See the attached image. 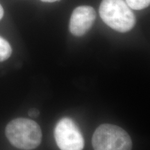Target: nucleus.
Listing matches in <instances>:
<instances>
[{
	"label": "nucleus",
	"mask_w": 150,
	"mask_h": 150,
	"mask_svg": "<svg viewBox=\"0 0 150 150\" xmlns=\"http://www.w3.org/2000/svg\"><path fill=\"white\" fill-rule=\"evenodd\" d=\"M54 138L61 150H83L84 139L77 125L72 119L63 117L54 129Z\"/></svg>",
	"instance_id": "nucleus-4"
},
{
	"label": "nucleus",
	"mask_w": 150,
	"mask_h": 150,
	"mask_svg": "<svg viewBox=\"0 0 150 150\" xmlns=\"http://www.w3.org/2000/svg\"><path fill=\"white\" fill-rule=\"evenodd\" d=\"M92 144L95 150H131L132 142L124 129L115 125L104 124L94 133Z\"/></svg>",
	"instance_id": "nucleus-3"
},
{
	"label": "nucleus",
	"mask_w": 150,
	"mask_h": 150,
	"mask_svg": "<svg viewBox=\"0 0 150 150\" xmlns=\"http://www.w3.org/2000/svg\"><path fill=\"white\" fill-rule=\"evenodd\" d=\"M6 136L13 145L24 150L35 149L42 140L40 126L26 118H17L10 122L6 128Z\"/></svg>",
	"instance_id": "nucleus-1"
},
{
	"label": "nucleus",
	"mask_w": 150,
	"mask_h": 150,
	"mask_svg": "<svg viewBox=\"0 0 150 150\" xmlns=\"http://www.w3.org/2000/svg\"><path fill=\"white\" fill-rule=\"evenodd\" d=\"M125 2L134 10H142L149 6L150 0H125Z\"/></svg>",
	"instance_id": "nucleus-7"
},
{
	"label": "nucleus",
	"mask_w": 150,
	"mask_h": 150,
	"mask_svg": "<svg viewBox=\"0 0 150 150\" xmlns=\"http://www.w3.org/2000/svg\"><path fill=\"white\" fill-rule=\"evenodd\" d=\"M39 114H40V112L37 108H31L29 111V115L31 117H37Z\"/></svg>",
	"instance_id": "nucleus-8"
},
{
	"label": "nucleus",
	"mask_w": 150,
	"mask_h": 150,
	"mask_svg": "<svg viewBox=\"0 0 150 150\" xmlns=\"http://www.w3.org/2000/svg\"><path fill=\"white\" fill-rule=\"evenodd\" d=\"M99 15L108 27L121 33L130 31L136 24L135 15L124 0H102Z\"/></svg>",
	"instance_id": "nucleus-2"
},
{
	"label": "nucleus",
	"mask_w": 150,
	"mask_h": 150,
	"mask_svg": "<svg viewBox=\"0 0 150 150\" xmlns=\"http://www.w3.org/2000/svg\"><path fill=\"white\" fill-rule=\"evenodd\" d=\"M41 1H44V2H50V3H52V2H54V1H59V0H41Z\"/></svg>",
	"instance_id": "nucleus-10"
},
{
	"label": "nucleus",
	"mask_w": 150,
	"mask_h": 150,
	"mask_svg": "<svg viewBox=\"0 0 150 150\" xmlns=\"http://www.w3.org/2000/svg\"><path fill=\"white\" fill-rule=\"evenodd\" d=\"M96 19V12L89 6H81L72 12L69 29L75 36H82L91 29Z\"/></svg>",
	"instance_id": "nucleus-5"
},
{
	"label": "nucleus",
	"mask_w": 150,
	"mask_h": 150,
	"mask_svg": "<svg viewBox=\"0 0 150 150\" xmlns=\"http://www.w3.org/2000/svg\"><path fill=\"white\" fill-rule=\"evenodd\" d=\"M12 49L8 41L0 36V62L6 61L10 57Z\"/></svg>",
	"instance_id": "nucleus-6"
},
{
	"label": "nucleus",
	"mask_w": 150,
	"mask_h": 150,
	"mask_svg": "<svg viewBox=\"0 0 150 150\" xmlns=\"http://www.w3.org/2000/svg\"><path fill=\"white\" fill-rule=\"evenodd\" d=\"M3 16H4V8L2 6H1V4H0V20H1V18H3Z\"/></svg>",
	"instance_id": "nucleus-9"
}]
</instances>
